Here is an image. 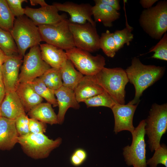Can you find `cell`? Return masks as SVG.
I'll list each match as a JSON object with an SVG mask.
<instances>
[{
  "label": "cell",
  "mask_w": 167,
  "mask_h": 167,
  "mask_svg": "<svg viewBox=\"0 0 167 167\" xmlns=\"http://www.w3.org/2000/svg\"><path fill=\"white\" fill-rule=\"evenodd\" d=\"M125 71L129 81L133 84L135 89L134 98L127 104L135 105L139 104L143 92L162 75L164 68L160 66L144 65L139 58L134 57L131 65Z\"/></svg>",
  "instance_id": "cell-1"
},
{
  "label": "cell",
  "mask_w": 167,
  "mask_h": 167,
  "mask_svg": "<svg viewBox=\"0 0 167 167\" xmlns=\"http://www.w3.org/2000/svg\"><path fill=\"white\" fill-rule=\"evenodd\" d=\"M95 77L98 84L117 103L125 104V89L129 82L125 70L120 67H104Z\"/></svg>",
  "instance_id": "cell-2"
},
{
  "label": "cell",
  "mask_w": 167,
  "mask_h": 167,
  "mask_svg": "<svg viewBox=\"0 0 167 167\" xmlns=\"http://www.w3.org/2000/svg\"><path fill=\"white\" fill-rule=\"evenodd\" d=\"M10 33L17 45L18 55L22 58L28 48L39 45L42 41L38 26L26 15L15 19Z\"/></svg>",
  "instance_id": "cell-3"
},
{
  "label": "cell",
  "mask_w": 167,
  "mask_h": 167,
  "mask_svg": "<svg viewBox=\"0 0 167 167\" xmlns=\"http://www.w3.org/2000/svg\"><path fill=\"white\" fill-rule=\"evenodd\" d=\"M141 26L153 39L161 38L167 30V1L159 2L154 6L143 11L140 16Z\"/></svg>",
  "instance_id": "cell-4"
},
{
  "label": "cell",
  "mask_w": 167,
  "mask_h": 167,
  "mask_svg": "<svg viewBox=\"0 0 167 167\" xmlns=\"http://www.w3.org/2000/svg\"><path fill=\"white\" fill-rule=\"evenodd\" d=\"M145 120V133L148 137L149 149L152 152L160 146L161 137L167 131V104H153Z\"/></svg>",
  "instance_id": "cell-5"
},
{
  "label": "cell",
  "mask_w": 167,
  "mask_h": 167,
  "mask_svg": "<svg viewBox=\"0 0 167 167\" xmlns=\"http://www.w3.org/2000/svg\"><path fill=\"white\" fill-rule=\"evenodd\" d=\"M62 139H49L43 133H29L19 136L18 143L28 156L38 159L48 157L51 151L59 146Z\"/></svg>",
  "instance_id": "cell-6"
},
{
  "label": "cell",
  "mask_w": 167,
  "mask_h": 167,
  "mask_svg": "<svg viewBox=\"0 0 167 167\" xmlns=\"http://www.w3.org/2000/svg\"><path fill=\"white\" fill-rule=\"evenodd\" d=\"M67 18L54 24L38 26L42 41L66 51L75 47Z\"/></svg>",
  "instance_id": "cell-7"
},
{
  "label": "cell",
  "mask_w": 167,
  "mask_h": 167,
  "mask_svg": "<svg viewBox=\"0 0 167 167\" xmlns=\"http://www.w3.org/2000/svg\"><path fill=\"white\" fill-rule=\"evenodd\" d=\"M145 120L141 121L131 133L132 143L123 148V154L126 164L133 167H147L146 157V144L144 137Z\"/></svg>",
  "instance_id": "cell-8"
},
{
  "label": "cell",
  "mask_w": 167,
  "mask_h": 167,
  "mask_svg": "<svg viewBox=\"0 0 167 167\" xmlns=\"http://www.w3.org/2000/svg\"><path fill=\"white\" fill-rule=\"evenodd\" d=\"M65 52L68 59L85 75H95L105 65V58L100 54L93 56L88 51L75 47Z\"/></svg>",
  "instance_id": "cell-9"
},
{
  "label": "cell",
  "mask_w": 167,
  "mask_h": 167,
  "mask_svg": "<svg viewBox=\"0 0 167 167\" xmlns=\"http://www.w3.org/2000/svg\"><path fill=\"white\" fill-rule=\"evenodd\" d=\"M24 58L19 83H31L51 68L43 59L39 45L31 48Z\"/></svg>",
  "instance_id": "cell-10"
},
{
  "label": "cell",
  "mask_w": 167,
  "mask_h": 167,
  "mask_svg": "<svg viewBox=\"0 0 167 167\" xmlns=\"http://www.w3.org/2000/svg\"><path fill=\"white\" fill-rule=\"evenodd\" d=\"M75 47L89 52H93L100 49V37L96 25L89 22L78 24L69 22Z\"/></svg>",
  "instance_id": "cell-11"
},
{
  "label": "cell",
  "mask_w": 167,
  "mask_h": 167,
  "mask_svg": "<svg viewBox=\"0 0 167 167\" xmlns=\"http://www.w3.org/2000/svg\"><path fill=\"white\" fill-rule=\"evenodd\" d=\"M59 11L67 13L70 16V23L83 24L89 22L93 25L96 23L92 18V7L88 3L77 4L71 2L53 4Z\"/></svg>",
  "instance_id": "cell-12"
},
{
  "label": "cell",
  "mask_w": 167,
  "mask_h": 167,
  "mask_svg": "<svg viewBox=\"0 0 167 167\" xmlns=\"http://www.w3.org/2000/svg\"><path fill=\"white\" fill-rule=\"evenodd\" d=\"M58 11L53 4L38 8L28 7L24 8V14L37 26L54 24L67 18L66 15H59Z\"/></svg>",
  "instance_id": "cell-13"
},
{
  "label": "cell",
  "mask_w": 167,
  "mask_h": 167,
  "mask_svg": "<svg viewBox=\"0 0 167 167\" xmlns=\"http://www.w3.org/2000/svg\"><path fill=\"white\" fill-rule=\"evenodd\" d=\"M23 58L19 55L8 56L3 64L1 72L5 92L15 91L19 82V69Z\"/></svg>",
  "instance_id": "cell-14"
},
{
  "label": "cell",
  "mask_w": 167,
  "mask_h": 167,
  "mask_svg": "<svg viewBox=\"0 0 167 167\" xmlns=\"http://www.w3.org/2000/svg\"><path fill=\"white\" fill-rule=\"evenodd\" d=\"M138 104L121 105L116 103L111 108L114 118L113 131L116 134L127 131L131 133L135 128L133 124L134 115Z\"/></svg>",
  "instance_id": "cell-15"
},
{
  "label": "cell",
  "mask_w": 167,
  "mask_h": 167,
  "mask_svg": "<svg viewBox=\"0 0 167 167\" xmlns=\"http://www.w3.org/2000/svg\"><path fill=\"white\" fill-rule=\"evenodd\" d=\"M57 97L58 111L57 115L58 123L62 124L64 120L65 114L68 109L71 108L78 109L79 103L77 101L74 91L63 86L54 91Z\"/></svg>",
  "instance_id": "cell-16"
},
{
  "label": "cell",
  "mask_w": 167,
  "mask_h": 167,
  "mask_svg": "<svg viewBox=\"0 0 167 167\" xmlns=\"http://www.w3.org/2000/svg\"><path fill=\"white\" fill-rule=\"evenodd\" d=\"M104 91L97 83L95 75L84 76L74 90L76 99L79 103Z\"/></svg>",
  "instance_id": "cell-17"
},
{
  "label": "cell",
  "mask_w": 167,
  "mask_h": 167,
  "mask_svg": "<svg viewBox=\"0 0 167 167\" xmlns=\"http://www.w3.org/2000/svg\"><path fill=\"white\" fill-rule=\"evenodd\" d=\"M15 120L0 117V150H9L18 143Z\"/></svg>",
  "instance_id": "cell-18"
},
{
  "label": "cell",
  "mask_w": 167,
  "mask_h": 167,
  "mask_svg": "<svg viewBox=\"0 0 167 167\" xmlns=\"http://www.w3.org/2000/svg\"><path fill=\"white\" fill-rule=\"evenodd\" d=\"M1 117L15 120L26 114L24 107L15 91L6 93L0 105Z\"/></svg>",
  "instance_id": "cell-19"
},
{
  "label": "cell",
  "mask_w": 167,
  "mask_h": 167,
  "mask_svg": "<svg viewBox=\"0 0 167 167\" xmlns=\"http://www.w3.org/2000/svg\"><path fill=\"white\" fill-rule=\"evenodd\" d=\"M39 46L43 59L51 68L60 69L68 60L66 52L61 48L46 43Z\"/></svg>",
  "instance_id": "cell-20"
},
{
  "label": "cell",
  "mask_w": 167,
  "mask_h": 167,
  "mask_svg": "<svg viewBox=\"0 0 167 167\" xmlns=\"http://www.w3.org/2000/svg\"><path fill=\"white\" fill-rule=\"evenodd\" d=\"M94 1L95 4L92 7L94 21L101 22L106 27L112 26L113 23L119 18L120 13L106 4Z\"/></svg>",
  "instance_id": "cell-21"
},
{
  "label": "cell",
  "mask_w": 167,
  "mask_h": 167,
  "mask_svg": "<svg viewBox=\"0 0 167 167\" xmlns=\"http://www.w3.org/2000/svg\"><path fill=\"white\" fill-rule=\"evenodd\" d=\"M25 111L29 112L42 103L43 98L36 92L30 83H19L15 90Z\"/></svg>",
  "instance_id": "cell-22"
},
{
  "label": "cell",
  "mask_w": 167,
  "mask_h": 167,
  "mask_svg": "<svg viewBox=\"0 0 167 167\" xmlns=\"http://www.w3.org/2000/svg\"><path fill=\"white\" fill-rule=\"evenodd\" d=\"M30 118L45 123L52 125L58 123L57 115L52 105L48 103H41L36 106L28 112Z\"/></svg>",
  "instance_id": "cell-23"
},
{
  "label": "cell",
  "mask_w": 167,
  "mask_h": 167,
  "mask_svg": "<svg viewBox=\"0 0 167 167\" xmlns=\"http://www.w3.org/2000/svg\"><path fill=\"white\" fill-rule=\"evenodd\" d=\"M62 86L74 91L83 75L76 70L69 59L60 68Z\"/></svg>",
  "instance_id": "cell-24"
},
{
  "label": "cell",
  "mask_w": 167,
  "mask_h": 167,
  "mask_svg": "<svg viewBox=\"0 0 167 167\" xmlns=\"http://www.w3.org/2000/svg\"><path fill=\"white\" fill-rule=\"evenodd\" d=\"M39 78L48 88L53 91L62 86L60 69L51 67Z\"/></svg>",
  "instance_id": "cell-25"
},
{
  "label": "cell",
  "mask_w": 167,
  "mask_h": 167,
  "mask_svg": "<svg viewBox=\"0 0 167 167\" xmlns=\"http://www.w3.org/2000/svg\"><path fill=\"white\" fill-rule=\"evenodd\" d=\"M0 49L7 56L19 55L17 45L10 32L0 28Z\"/></svg>",
  "instance_id": "cell-26"
},
{
  "label": "cell",
  "mask_w": 167,
  "mask_h": 167,
  "mask_svg": "<svg viewBox=\"0 0 167 167\" xmlns=\"http://www.w3.org/2000/svg\"><path fill=\"white\" fill-rule=\"evenodd\" d=\"M30 84L36 92L40 97L44 98L53 107L58 106L54 91L48 88L39 78L34 79Z\"/></svg>",
  "instance_id": "cell-27"
},
{
  "label": "cell",
  "mask_w": 167,
  "mask_h": 167,
  "mask_svg": "<svg viewBox=\"0 0 167 167\" xmlns=\"http://www.w3.org/2000/svg\"><path fill=\"white\" fill-rule=\"evenodd\" d=\"M15 19L6 0H0V28L10 32Z\"/></svg>",
  "instance_id": "cell-28"
},
{
  "label": "cell",
  "mask_w": 167,
  "mask_h": 167,
  "mask_svg": "<svg viewBox=\"0 0 167 167\" xmlns=\"http://www.w3.org/2000/svg\"><path fill=\"white\" fill-rule=\"evenodd\" d=\"M133 28L126 21V27L121 30H116L113 33V36L115 43L117 51L122 48L126 44L127 45L133 39L132 33Z\"/></svg>",
  "instance_id": "cell-29"
},
{
  "label": "cell",
  "mask_w": 167,
  "mask_h": 167,
  "mask_svg": "<svg viewBox=\"0 0 167 167\" xmlns=\"http://www.w3.org/2000/svg\"><path fill=\"white\" fill-rule=\"evenodd\" d=\"M100 49L108 57L113 58L117 52L113 36V33L107 30L102 33L100 37Z\"/></svg>",
  "instance_id": "cell-30"
},
{
  "label": "cell",
  "mask_w": 167,
  "mask_h": 167,
  "mask_svg": "<svg viewBox=\"0 0 167 167\" xmlns=\"http://www.w3.org/2000/svg\"><path fill=\"white\" fill-rule=\"evenodd\" d=\"M87 107L105 106L111 108L117 103L110 95L105 91L84 102Z\"/></svg>",
  "instance_id": "cell-31"
},
{
  "label": "cell",
  "mask_w": 167,
  "mask_h": 167,
  "mask_svg": "<svg viewBox=\"0 0 167 167\" xmlns=\"http://www.w3.org/2000/svg\"><path fill=\"white\" fill-rule=\"evenodd\" d=\"M153 156L146 160L147 165L150 167H157L159 164H161L167 167V148L162 144L155 150Z\"/></svg>",
  "instance_id": "cell-32"
},
{
  "label": "cell",
  "mask_w": 167,
  "mask_h": 167,
  "mask_svg": "<svg viewBox=\"0 0 167 167\" xmlns=\"http://www.w3.org/2000/svg\"><path fill=\"white\" fill-rule=\"evenodd\" d=\"M154 52L151 58L167 61V34L165 33L160 41L150 50L149 53Z\"/></svg>",
  "instance_id": "cell-33"
},
{
  "label": "cell",
  "mask_w": 167,
  "mask_h": 167,
  "mask_svg": "<svg viewBox=\"0 0 167 167\" xmlns=\"http://www.w3.org/2000/svg\"><path fill=\"white\" fill-rule=\"evenodd\" d=\"M15 125L19 136L30 133L29 129V118L26 114H23L15 120Z\"/></svg>",
  "instance_id": "cell-34"
},
{
  "label": "cell",
  "mask_w": 167,
  "mask_h": 167,
  "mask_svg": "<svg viewBox=\"0 0 167 167\" xmlns=\"http://www.w3.org/2000/svg\"><path fill=\"white\" fill-rule=\"evenodd\" d=\"M12 14L16 17L24 15V8L22 6V3L27 2L26 0H6Z\"/></svg>",
  "instance_id": "cell-35"
},
{
  "label": "cell",
  "mask_w": 167,
  "mask_h": 167,
  "mask_svg": "<svg viewBox=\"0 0 167 167\" xmlns=\"http://www.w3.org/2000/svg\"><path fill=\"white\" fill-rule=\"evenodd\" d=\"M45 123L33 118H29V129L30 133H43L46 130Z\"/></svg>",
  "instance_id": "cell-36"
},
{
  "label": "cell",
  "mask_w": 167,
  "mask_h": 167,
  "mask_svg": "<svg viewBox=\"0 0 167 167\" xmlns=\"http://www.w3.org/2000/svg\"><path fill=\"white\" fill-rule=\"evenodd\" d=\"M97 2L106 4L117 11L120 10V0H96Z\"/></svg>",
  "instance_id": "cell-37"
},
{
  "label": "cell",
  "mask_w": 167,
  "mask_h": 167,
  "mask_svg": "<svg viewBox=\"0 0 167 167\" xmlns=\"http://www.w3.org/2000/svg\"><path fill=\"white\" fill-rule=\"evenodd\" d=\"M157 1L158 0H141L139 2L143 8L147 9L152 7Z\"/></svg>",
  "instance_id": "cell-38"
},
{
  "label": "cell",
  "mask_w": 167,
  "mask_h": 167,
  "mask_svg": "<svg viewBox=\"0 0 167 167\" xmlns=\"http://www.w3.org/2000/svg\"><path fill=\"white\" fill-rule=\"evenodd\" d=\"M84 162L86 160L87 154L86 151L81 148L76 149L73 153Z\"/></svg>",
  "instance_id": "cell-39"
},
{
  "label": "cell",
  "mask_w": 167,
  "mask_h": 167,
  "mask_svg": "<svg viewBox=\"0 0 167 167\" xmlns=\"http://www.w3.org/2000/svg\"><path fill=\"white\" fill-rule=\"evenodd\" d=\"M71 163L74 166H79L81 165L84 162L81 159L73 153L70 158Z\"/></svg>",
  "instance_id": "cell-40"
},
{
  "label": "cell",
  "mask_w": 167,
  "mask_h": 167,
  "mask_svg": "<svg viewBox=\"0 0 167 167\" xmlns=\"http://www.w3.org/2000/svg\"><path fill=\"white\" fill-rule=\"evenodd\" d=\"M5 94V90L3 81H0V105L4 97Z\"/></svg>",
  "instance_id": "cell-41"
},
{
  "label": "cell",
  "mask_w": 167,
  "mask_h": 167,
  "mask_svg": "<svg viewBox=\"0 0 167 167\" xmlns=\"http://www.w3.org/2000/svg\"><path fill=\"white\" fill-rule=\"evenodd\" d=\"M30 1L31 4L32 6L39 4L41 7H43L48 5L44 0H30Z\"/></svg>",
  "instance_id": "cell-42"
},
{
  "label": "cell",
  "mask_w": 167,
  "mask_h": 167,
  "mask_svg": "<svg viewBox=\"0 0 167 167\" xmlns=\"http://www.w3.org/2000/svg\"><path fill=\"white\" fill-rule=\"evenodd\" d=\"M8 57L0 49V73L2 74V66Z\"/></svg>",
  "instance_id": "cell-43"
},
{
  "label": "cell",
  "mask_w": 167,
  "mask_h": 167,
  "mask_svg": "<svg viewBox=\"0 0 167 167\" xmlns=\"http://www.w3.org/2000/svg\"><path fill=\"white\" fill-rule=\"evenodd\" d=\"M1 112H0V117H1Z\"/></svg>",
  "instance_id": "cell-44"
}]
</instances>
